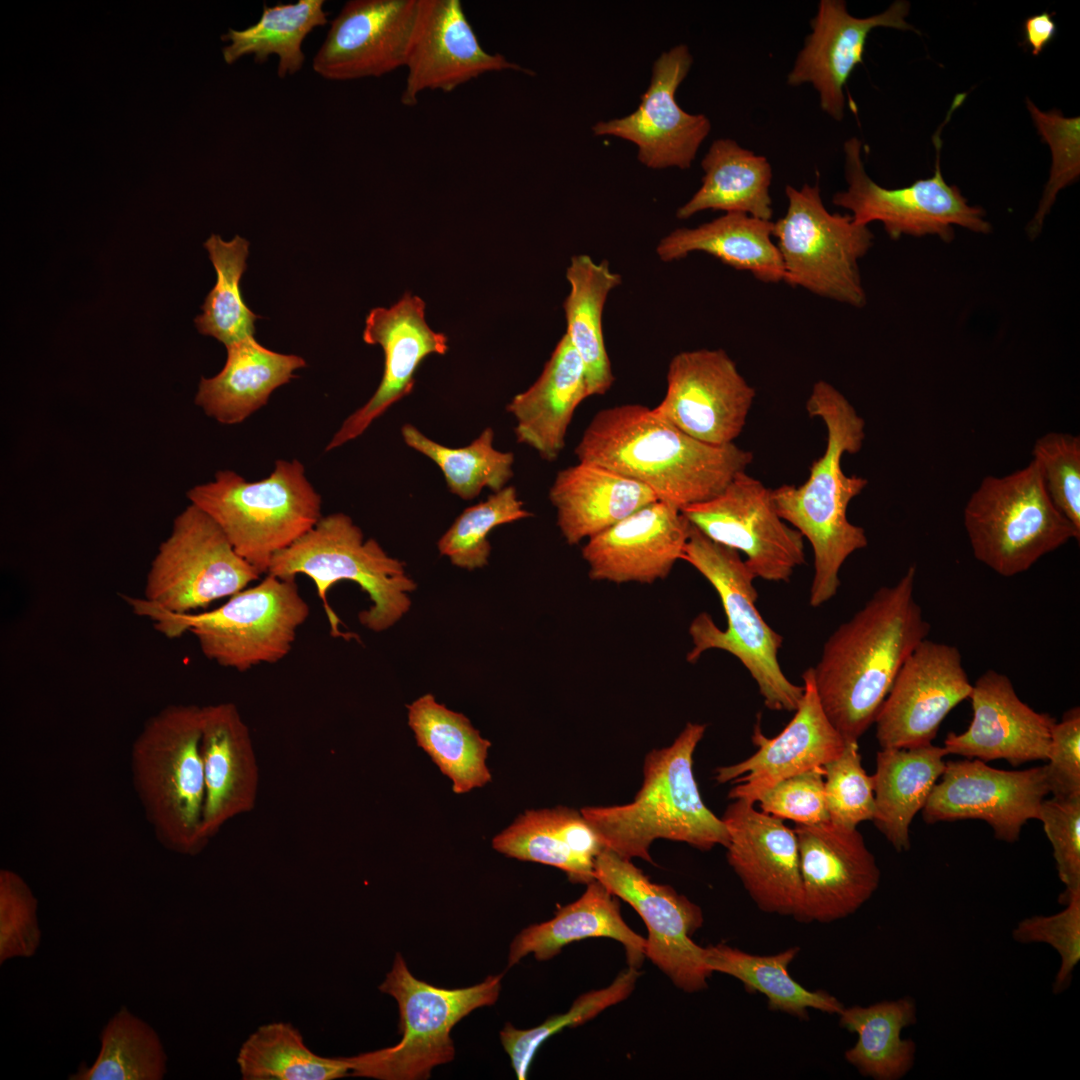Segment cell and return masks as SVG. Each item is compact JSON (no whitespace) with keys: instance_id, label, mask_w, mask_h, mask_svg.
<instances>
[{"instance_id":"25","label":"cell","mask_w":1080,"mask_h":1080,"mask_svg":"<svg viewBox=\"0 0 1080 1080\" xmlns=\"http://www.w3.org/2000/svg\"><path fill=\"white\" fill-rule=\"evenodd\" d=\"M804 693L794 716L774 737H767L759 725L752 742L757 750L747 759L715 771L718 783L732 782L731 800L756 803L770 788L789 777L822 769L837 757L846 739L833 726L819 701L812 668L803 674Z\"/></svg>"},{"instance_id":"12","label":"cell","mask_w":1080,"mask_h":1080,"mask_svg":"<svg viewBox=\"0 0 1080 1080\" xmlns=\"http://www.w3.org/2000/svg\"><path fill=\"white\" fill-rule=\"evenodd\" d=\"M786 213L773 222L785 280L791 286L862 308L867 303L858 261L873 245L867 225L851 215L830 213L819 182L801 188L787 185Z\"/></svg>"},{"instance_id":"19","label":"cell","mask_w":1080,"mask_h":1080,"mask_svg":"<svg viewBox=\"0 0 1080 1080\" xmlns=\"http://www.w3.org/2000/svg\"><path fill=\"white\" fill-rule=\"evenodd\" d=\"M922 811L928 824L966 819L988 823L997 839L1016 842L1027 821L1039 818L1050 793L1045 766L1001 770L979 759L946 761Z\"/></svg>"},{"instance_id":"39","label":"cell","mask_w":1080,"mask_h":1080,"mask_svg":"<svg viewBox=\"0 0 1080 1080\" xmlns=\"http://www.w3.org/2000/svg\"><path fill=\"white\" fill-rule=\"evenodd\" d=\"M839 1025L857 1035L845 1059L864 1077L900 1080L913 1068L916 1043L902 1038V1031L917 1022L916 1000L909 995L868 1006L845 1007Z\"/></svg>"},{"instance_id":"15","label":"cell","mask_w":1080,"mask_h":1080,"mask_svg":"<svg viewBox=\"0 0 1080 1080\" xmlns=\"http://www.w3.org/2000/svg\"><path fill=\"white\" fill-rule=\"evenodd\" d=\"M594 877L640 915L648 931L645 957L675 986L693 993L707 988L712 974L705 947L691 936L703 925L699 906L669 885L652 882L631 860L604 849L596 858Z\"/></svg>"},{"instance_id":"35","label":"cell","mask_w":1080,"mask_h":1080,"mask_svg":"<svg viewBox=\"0 0 1080 1080\" xmlns=\"http://www.w3.org/2000/svg\"><path fill=\"white\" fill-rule=\"evenodd\" d=\"M227 348L223 369L201 378L195 403L206 415L226 425L239 424L266 405L272 392L306 366L297 355L274 352L254 336Z\"/></svg>"},{"instance_id":"45","label":"cell","mask_w":1080,"mask_h":1080,"mask_svg":"<svg viewBox=\"0 0 1080 1080\" xmlns=\"http://www.w3.org/2000/svg\"><path fill=\"white\" fill-rule=\"evenodd\" d=\"M101 1047L91 1066L82 1062L69 1080H161L167 1055L157 1032L122 1006L99 1036Z\"/></svg>"},{"instance_id":"42","label":"cell","mask_w":1080,"mask_h":1080,"mask_svg":"<svg viewBox=\"0 0 1080 1080\" xmlns=\"http://www.w3.org/2000/svg\"><path fill=\"white\" fill-rule=\"evenodd\" d=\"M799 952L793 946L772 955H756L721 943L705 947V960L712 973L732 976L747 991L764 995L771 1011L801 1020L809 1018V1010L838 1015L844 1005L835 996L809 990L791 977L788 968Z\"/></svg>"},{"instance_id":"46","label":"cell","mask_w":1080,"mask_h":1080,"mask_svg":"<svg viewBox=\"0 0 1080 1080\" xmlns=\"http://www.w3.org/2000/svg\"><path fill=\"white\" fill-rule=\"evenodd\" d=\"M401 435L407 446L440 468L450 492L462 499L477 497L485 487L500 491L513 476L514 454L493 446L494 432L490 427L460 448L442 445L409 423L402 426Z\"/></svg>"},{"instance_id":"10","label":"cell","mask_w":1080,"mask_h":1080,"mask_svg":"<svg viewBox=\"0 0 1080 1080\" xmlns=\"http://www.w3.org/2000/svg\"><path fill=\"white\" fill-rule=\"evenodd\" d=\"M503 974L458 989L436 987L414 977L400 953L379 990L399 1009L401 1040L393 1046L344 1057L349 1075L379 1080H424L455 1056L452 1028L473 1010L497 1001Z\"/></svg>"},{"instance_id":"31","label":"cell","mask_w":1080,"mask_h":1080,"mask_svg":"<svg viewBox=\"0 0 1080 1080\" xmlns=\"http://www.w3.org/2000/svg\"><path fill=\"white\" fill-rule=\"evenodd\" d=\"M588 397L584 364L565 333L538 379L507 405L517 441L542 459L555 461L565 447L574 412Z\"/></svg>"},{"instance_id":"9","label":"cell","mask_w":1080,"mask_h":1080,"mask_svg":"<svg viewBox=\"0 0 1080 1080\" xmlns=\"http://www.w3.org/2000/svg\"><path fill=\"white\" fill-rule=\"evenodd\" d=\"M187 497L261 574L268 572L276 553L322 517L321 496L297 459L276 461L268 477L253 482L232 470L218 471L213 481L194 486Z\"/></svg>"},{"instance_id":"37","label":"cell","mask_w":1080,"mask_h":1080,"mask_svg":"<svg viewBox=\"0 0 1080 1080\" xmlns=\"http://www.w3.org/2000/svg\"><path fill=\"white\" fill-rule=\"evenodd\" d=\"M773 221L741 213L724 215L695 228H678L656 247L661 261L672 262L704 252L765 283L785 280L782 259L772 240Z\"/></svg>"},{"instance_id":"13","label":"cell","mask_w":1080,"mask_h":1080,"mask_svg":"<svg viewBox=\"0 0 1080 1080\" xmlns=\"http://www.w3.org/2000/svg\"><path fill=\"white\" fill-rule=\"evenodd\" d=\"M963 102L956 96L946 121ZM940 130L933 136L936 148L934 175L901 188H885L867 174L862 157V143L852 137L844 143L845 178L847 189L837 192L832 203L852 212L855 222L869 225L880 222L892 239L902 235L921 237L935 235L945 242L954 238V226L976 233H989L991 225L985 212L968 204L956 186L948 185L942 175Z\"/></svg>"},{"instance_id":"54","label":"cell","mask_w":1080,"mask_h":1080,"mask_svg":"<svg viewBox=\"0 0 1080 1080\" xmlns=\"http://www.w3.org/2000/svg\"><path fill=\"white\" fill-rule=\"evenodd\" d=\"M38 900L27 882L10 869L0 870V963L32 957L41 942Z\"/></svg>"},{"instance_id":"43","label":"cell","mask_w":1080,"mask_h":1080,"mask_svg":"<svg viewBox=\"0 0 1080 1080\" xmlns=\"http://www.w3.org/2000/svg\"><path fill=\"white\" fill-rule=\"evenodd\" d=\"M324 0H298L295 3L264 5L258 21L244 29L229 28L222 36L229 44L222 54L227 64L252 55L257 63L270 56L278 57L277 75L285 78L299 72L305 62L302 45L317 27L328 22Z\"/></svg>"},{"instance_id":"51","label":"cell","mask_w":1080,"mask_h":1080,"mask_svg":"<svg viewBox=\"0 0 1080 1080\" xmlns=\"http://www.w3.org/2000/svg\"><path fill=\"white\" fill-rule=\"evenodd\" d=\"M829 820L857 827L872 820L875 810L871 776L862 766L858 741L847 740L841 753L823 766Z\"/></svg>"},{"instance_id":"24","label":"cell","mask_w":1080,"mask_h":1080,"mask_svg":"<svg viewBox=\"0 0 1080 1080\" xmlns=\"http://www.w3.org/2000/svg\"><path fill=\"white\" fill-rule=\"evenodd\" d=\"M721 819L729 833L727 861L757 907L800 922L803 888L794 828L741 799Z\"/></svg>"},{"instance_id":"11","label":"cell","mask_w":1080,"mask_h":1080,"mask_svg":"<svg viewBox=\"0 0 1080 1080\" xmlns=\"http://www.w3.org/2000/svg\"><path fill=\"white\" fill-rule=\"evenodd\" d=\"M975 558L1004 577L1023 573L1078 530L1053 504L1036 461L1003 477L987 476L964 508Z\"/></svg>"},{"instance_id":"16","label":"cell","mask_w":1080,"mask_h":1080,"mask_svg":"<svg viewBox=\"0 0 1080 1080\" xmlns=\"http://www.w3.org/2000/svg\"><path fill=\"white\" fill-rule=\"evenodd\" d=\"M681 512L711 540L744 553L757 578L788 582L805 563L804 537L779 516L772 489L746 471L715 497Z\"/></svg>"},{"instance_id":"2","label":"cell","mask_w":1080,"mask_h":1080,"mask_svg":"<svg viewBox=\"0 0 1080 1080\" xmlns=\"http://www.w3.org/2000/svg\"><path fill=\"white\" fill-rule=\"evenodd\" d=\"M578 461L618 472L682 509L711 499L753 461L735 443L698 441L641 404L598 411L575 447Z\"/></svg>"},{"instance_id":"14","label":"cell","mask_w":1080,"mask_h":1080,"mask_svg":"<svg viewBox=\"0 0 1080 1080\" xmlns=\"http://www.w3.org/2000/svg\"><path fill=\"white\" fill-rule=\"evenodd\" d=\"M261 575L235 551L220 527L190 503L159 546L143 599L165 612L192 613L242 591Z\"/></svg>"},{"instance_id":"50","label":"cell","mask_w":1080,"mask_h":1080,"mask_svg":"<svg viewBox=\"0 0 1080 1080\" xmlns=\"http://www.w3.org/2000/svg\"><path fill=\"white\" fill-rule=\"evenodd\" d=\"M1027 108L1038 133L1052 152L1050 176L1034 218L1028 225L1031 238L1042 230L1058 193L1080 175V118L1065 117L1058 110L1041 111L1030 99Z\"/></svg>"},{"instance_id":"44","label":"cell","mask_w":1080,"mask_h":1080,"mask_svg":"<svg viewBox=\"0 0 1080 1080\" xmlns=\"http://www.w3.org/2000/svg\"><path fill=\"white\" fill-rule=\"evenodd\" d=\"M237 1064L244 1080H334L349 1075L344 1057H322L304 1043L290 1023L257 1028L240 1047Z\"/></svg>"},{"instance_id":"40","label":"cell","mask_w":1080,"mask_h":1080,"mask_svg":"<svg viewBox=\"0 0 1080 1080\" xmlns=\"http://www.w3.org/2000/svg\"><path fill=\"white\" fill-rule=\"evenodd\" d=\"M408 725L417 745L452 782L455 794H465L492 780L486 759L491 742L470 720L425 694L407 705Z\"/></svg>"},{"instance_id":"6","label":"cell","mask_w":1080,"mask_h":1080,"mask_svg":"<svg viewBox=\"0 0 1080 1080\" xmlns=\"http://www.w3.org/2000/svg\"><path fill=\"white\" fill-rule=\"evenodd\" d=\"M682 560L716 590L727 619L725 630L706 612L692 620L688 631L693 646L687 661L696 662L710 649L726 651L748 670L768 709L794 712L804 686L791 682L780 666L778 654L783 637L759 613L754 586L757 577L740 553L711 540L690 524Z\"/></svg>"},{"instance_id":"41","label":"cell","mask_w":1080,"mask_h":1080,"mask_svg":"<svg viewBox=\"0 0 1080 1080\" xmlns=\"http://www.w3.org/2000/svg\"><path fill=\"white\" fill-rule=\"evenodd\" d=\"M566 278L570 284L563 304L566 334L584 364L589 397L603 395L615 377L605 347L602 313L609 293L621 284V276L610 269L608 261L597 263L589 255L579 254L571 258Z\"/></svg>"},{"instance_id":"52","label":"cell","mask_w":1080,"mask_h":1080,"mask_svg":"<svg viewBox=\"0 0 1080 1080\" xmlns=\"http://www.w3.org/2000/svg\"><path fill=\"white\" fill-rule=\"evenodd\" d=\"M1047 493L1057 509L1080 530V438L1048 432L1032 450Z\"/></svg>"},{"instance_id":"55","label":"cell","mask_w":1080,"mask_h":1080,"mask_svg":"<svg viewBox=\"0 0 1080 1080\" xmlns=\"http://www.w3.org/2000/svg\"><path fill=\"white\" fill-rule=\"evenodd\" d=\"M1052 845L1058 877L1065 886L1059 902L1080 893V796L1045 799L1039 818Z\"/></svg>"},{"instance_id":"30","label":"cell","mask_w":1080,"mask_h":1080,"mask_svg":"<svg viewBox=\"0 0 1080 1080\" xmlns=\"http://www.w3.org/2000/svg\"><path fill=\"white\" fill-rule=\"evenodd\" d=\"M205 801L202 836L209 842L231 819L252 811L259 787L253 740L237 706H202L200 742Z\"/></svg>"},{"instance_id":"3","label":"cell","mask_w":1080,"mask_h":1080,"mask_svg":"<svg viewBox=\"0 0 1080 1080\" xmlns=\"http://www.w3.org/2000/svg\"><path fill=\"white\" fill-rule=\"evenodd\" d=\"M806 410L826 428L825 451L813 461L803 484L772 489V499L779 516L812 546L814 576L809 604L817 608L836 595L839 571L847 558L868 545L865 530L847 518L848 505L868 481L846 475L841 465L844 454L860 451L865 421L849 400L824 380L813 385Z\"/></svg>"},{"instance_id":"1","label":"cell","mask_w":1080,"mask_h":1080,"mask_svg":"<svg viewBox=\"0 0 1080 1080\" xmlns=\"http://www.w3.org/2000/svg\"><path fill=\"white\" fill-rule=\"evenodd\" d=\"M915 579L911 566L895 584L875 591L828 637L811 667L821 706L847 740L858 741L874 724L901 667L929 634Z\"/></svg>"},{"instance_id":"57","label":"cell","mask_w":1080,"mask_h":1080,"mask_svg":"<svg viewBox=\"0 0 1080 1080\" xmlns=\"http://www.w3.org/2000/svg\"><path fill=\"white\" fill-rule=\"evenodd\" d=\"M1045 764L1046 779L1053 797L1080 796V708L1066 711L1053 724Z\"/></svg>"},{"instance_id":"38","label":"cell","mask_w":1080,"mask_h":1080,"mask_svg":"<svg viewBox=\"0 0 1080 1080\" xmlns=\"http://www.w3.org/2000/svg\"><path fill=\"white\" fill-rule=\"evenodd\" d=\"M704 175L696 193L676 212L687 219L708 209L771 221L772 167L766 157L733 139H717L701 161Z\"/></svg>"},{"instance_id":"36","label":"cell","mask_w":1080,"mask_h":1080,"mask_svg":"<svg viewBox=\"0 0 1080 1080\" xmlns=\"http://www.w3.org/2000/svg\"><path fill=\"white\" fill-rule=\"evenodd\" d=\"M948 755L933 744L885 748L877 752L871 775L875 810L872 821L897 852L909 851L910 825L944 772Z\"/></svg>"},{"instance_id":"27","label":"cell","mask_w":1080,"mask_h":1080,"mask_svg":"<svg viewBox=\"0 0 1080 1080\" xmlns=\"http://www.w3.org/2000/svg\"><path fill=\"white\" fill-rule=\"evenodd\" d=\"M363 340L383 349L382 380L373 396L343 421L325 451L362 435L392 405L412 392L414 375L428 355L448 351L447 336L433 331L425 320V302L410 293L390 308L372 309L366 317Z\"/></svg>"},{"instance_id":"53","label":"cell","mask_w":1080,"mask_h":1080,"mask_svg":"<svg viewBox=\"0 0 1080 1080\" xmlns=\"http://www.w3.org/2000/svg\"><path fill=\"white\" fill-rule=\"evenodd\" d=\"M1011 936L1021 944H1047L1058 953L1060 966L1052 992L1062 994L1069 989L1080 961V893L1074 895L1058 913L1034 915L1020 920L1012 929Z\"/></svg>"},{"instance_id":"56","label":"cell","mask_w":1080,"mask_h":1080,"mask_svg":"<svg viewBox=\"0 0 1080 1080\" xmlns=\"http://www.w3.org/2000/svg\"><path fill=\"white\" fill-rule=\"evenodd\" d=\"M757 802L761 811L782 820H791L796 825H814L829 821L823 768L780 781Z\"/></svg>"},{"instance_id":"4","label":"cell","mask_w":1080,"mask_h":1080,"mask_svg":"<svg viewBox=\"0 0 1080 1080\" xmlns=\"http://www.w3.org/2000/svg\"><path fill=\"white\" fill-rule=\"evenodd\" d=\"M705 731V724L688 722L671 745L649 752L643 784L632 802L581 809L605 849L653 863L649 849L660 838L701 851L726 848L728 830L705 805L693 773V754Z\"/></svg>"},{"instance_id":"32","label":"cell","mask_w":1080,"mask_h":1080,"mask_svg":"<svg viewBox=\"0 0 1080 1080\" xmlns=\"http://www.w3.org/2000/svg\"><path fill=\"white\" fill-rule=\"evenodd\" d=\"M549 500L556 509L557 526L566 543L577 545L658 498L636 480L578 461L557 473Z\"/></svg>"},{"instance_id":"28","label":"cell","mask_w":1080,"mask_h":1080,"mask_svg":"<svg viewBox=\"0 0 1080 1080\" xmlns=\"http://www.w3.org/2000/svg\"><path fill=\"white\" fill-rule=\"evenodd\" d=\"M690 522L681 509L654 501L588 539L581 553L589 578L652 584L682 560Z\"/></svg>"},{"instance_id":"5","label":"cell","mask_w":1080,"mask_h":1080,"mask_svg":"<svg viewBox=\"0 0 1080 1080\" xmlns=\"http://www.w3.org/2000/svg\"><path fill=\"white\" fill-rule=\"evenodd\" d=\"M201 730L202 706L168 705L144 723L130 751L133 788L156 839L187 856L208 844Z\"/></svg>"},{"instance_id":"17","label":"cell","mask_w":1080,"mask_h":1080,"mask_svg":"<svg viewBox=\"0 0 1080 1080\" xmlns=\"http://www.w3.org/2000/svg\"><path fill=\"white\" fill-rule=\"evenodd\" d=\"M755 396L723 349H697L671 359L665 396L652 409L692 438L723 446L743 431Z\"/></svg>"},{"instance_id":"47","label":"cell","mask_w":1080,"mask_h":1080,"mask_svg":"<svg viewBox=\"0 0 1080 1080\" xmlns=\"http://www.w3.org/2000/svg\"><path fill=\"white\" fill-rule=\"evenodd\" d=\"M204 246L216 270L217 280L202 305L203 313L195 318V324L201 334L212 336L228 347L254 336L255 320L260 318L245 304L240 290L249 243L238 235L227 242L213 234Z\"/></svg>"},{"instance_id":"48","label":"cell","mask_w":1080,"mask_h":1080,"mask_svg":"<svg viewBox=\"0 0 1080 1080\" xmlns=\"http://www.w3.org/2000/svg\"><path fill=\"white\" fill-rule=\"evenodd\" d=\"M532 514L524 507L514 486H505L485 501L466 508L438 541L441 555L459 568L475 570L488 564L489 533Z\"/></svg>"},{"instance_id":"7","label":"cell","mask_w":1080,"mask_h":1080,"mask_svg":"<svg viewBox=\"0 0 1080 1080\" xmlns=\"http://www.w3.org/2000/svg\"><path fill=\"white\" fill-rule=\"evenodd\" d=\"M123 599L135 614L149 618L158 632L169 638L189 632L206 658L239 672L284 659L310 614L296 578L268 573L220 607L199 613L173 614L143 598Z\"/></svg>"},{"instance_id":"26","label":"cell","mask_w":1080,"mask_h":1080,"mask_svg":"<svg viewBox=\"0 0 1080 1080\" xmlns=\"http://www.w3.org/2000/svg\"><path fill=\"white\" fill-rule=\"evenodd\" d=\"M909 9L907 1L898 0L879 14L858 18L848 12L843 0H821L810 22L811 32L788 73V85L811 84L819 95L821 109L841 121L846 103L844 87L863 61L870 32L877 27L916 31L906 21Z\"/></svg>"},{"instance_id":"34","label":"cell","mask_w":1080,"mask_h":1080,"mask_svg":"<svg viewBox=\"0 0 1080 1080\" xmlns=\"http://www.w3.org/2000/svg\"><path fill=\"white\" fill-rule=\"evenodd\" d=\"M593 937L620 942L629 967L638 969L645 958L646 939L626 924L619 901L596 879L586 884L577 900L558 909L552 919L519 932L510 945L508 967L529 954L539 961L549 960L564 946Z\"/></svg>"},{"instance_id":"21","label":"cell","mask_w":1080,"mask_h":1080,"mask_svg":"<svg viewBox=\"0 0 1080 1080\" xmlns=\"http://www.w3.org/2000/svg\"><path fill=\"white\" fill-rule=\"evenodd\" d=\"M794 830L803 888L800 922L830 923L854 914L876 892L881 877L857 827L829 820Z\"/></svg>"},{"instance_id":"58","label":"cell","mask_w":1080,"mask_h":1080,"mask_svg":"<svg viewBox=\"0 0 1080 1080\" xmlns=\"http://www.w3.org/2000/svg\"><path fill=\"white\" fill-rule=\"evenodd\" d=\"M1056 31L1057 26L1051 13L1042 12L1025 20V42L1031 47L1034 56L1039 55L1047 44L1052 41Z\"/></svg>"},{"instance_id":"23","label":"cell","mask_w":1080,"mask_h":1080,"mask_svg":"<svg viewBox=\"0 0 1080 1080\" xmlns=\"http://www.w3.org/2000/svg\"><path fill=\"white\" fill-rule=\"evenodd\" d=\"M419 0H350L332 20L312 67L332 81L381 77L405 66Z\"/></svg>"},{"instance_id":"29","label":"cell","mask_w":1080,"mask_h":1080,"mask_svg":"<svg viewBox=\"0 0 1080 1080\" xmlns=\"http://www.w3.org/2000/svg\"><path fill=\"white\" fill-rule=\"evenodd\" d=\"M973 717L960 734L944 740L948 754L968 759H1004L1012 766L1046 760L1055 719L1039 713L1017 695L1011 680L994 670L984 672L969 696Z\"/></svg>"},{"instance_id":"20","label":"cell","mask_w":1080,"mask_h":1080,"mask_svg":"<svg viewBox=\"0 0 1080 1080\" xmlns=\"http://www.w3.org/2000/svg\"><path fill=\"white\" fill-rule=\"evenodd\" d=\"M692 63L685 44L661 53L637 109L624 117L597 122L593 134L632 142L637 146L638 160L648 168H689L711 130L707 116L687 113L676 102V91Z\"/></svg>"},{"instance_id":"8","label":"cell","mask_w":1080,"mask_h":1080,"mask_svg":"<svg viewBox=\"0 0 1080 1080\" xmlns=\"http://www.w3.org/2000/svg\"><path fill=\"white\" fill-rule=\"evenodd\" d=\"M267 573L279 578L309 577L322 601L331 636L346 640L358 636L340 630L342 622L327 597L332 586L349 580L368 594L372 605L358 619L373 632L394 626L409 611L410 593L416 589L404 563L388 555L375 539H365L360 527L341 512L321 517L302 537L276 553Z\"/></svg>"},{"instance_id":"22","label":"cell","mask_w":1080,"mask_h":1080,"mask_svg":"<svg viewBox=\"0 0 1080 1080\" xmlns=\"http://www.w3.org/2000/svg\"><path fill=\"white\" fill-rule=\"evenodd\" d=\"M400 101L414 106L426 90L451 92L485 73H529L500 53L485 50L459 0H419Z\"/></svg>"},{"instance_id":"49","label":"cell","mask_w":1080,"mask_h":1080,"mask_svg":"<svg viewBox=\"0 0 1080 1080\" xmlns=\"http://www.w3.org/2000/svg\"><path fill=\"white\" fill-rule=\"evenodd\" d=\"M638 977L637 968L629 967L609 986L580 995L567 1012L553 1015L536 1027L518 1029L511 1023H506L500 1031V1039L517 1078H527L535 1053L549 1037L565 1027L581 1025L606 1008L625 1000L634 990Z\"/></svg>"},{"instance_id":"18","label":"cell","mask_w":1080,"mask_h":1080,"mask_svg":"<svg viewBox=\"0 0 1080 1080\" xmlns=\"http://www.w3.org/2000/svg\"><path fill=\"white\" fill-rule=\"evenodd\" d=\"M972 685L956 646L922 640L901 667L876 715L881 749L932 744L945 717L969 698Z\"/></svg>"},{"instance_id":"33","label":"cell","mask_w":1080,"mask_h":1080,"mask_svg":"<svg viewBox=\"0 0 1080 1080\" xmlns=\"http://www.w3.org/2000/svg\"><path fill=\"white\" fill-rule=\"evenodd\" d=\"M492 847L508 857L556 867L581 884L595 880V860L605 849L581 811L564 806L525 811L493 838Z\"/></svg>"}]
</instances>
